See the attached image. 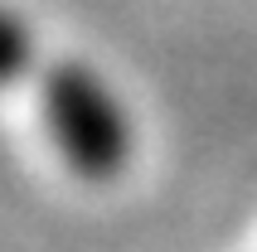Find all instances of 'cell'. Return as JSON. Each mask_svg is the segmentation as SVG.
I'll return each instance as SVG.
<instances>
[{"label":"cell","mask_w":257,"mask_h":252,"mask_svg":"<svg viewBox=\"0 0 257 252\" xmlns=\"http://www.w3.org/2000/svg\"><path fill=\"white\" fill-rule=\"evenodd\" d=\"M39 112L54 151L87 184H112L131 165V151H136L131 116L97 68L73 58L54 63L39 87Z\"/></svg>","instance_id":"6da1fadb"},{"label":"cell","mask_w":257,"mask_h":252,"mask_svg":"<svg viewBox=\"0 0 257 252\" xmlns=\"http://www.w3.org/2000/svg\"><path fill=\"white\" fill-rule=\"evenodd\" d=\"M39 58V44H34V29L25 25V15H15L10 5H0V87L20 83Z\"/></svg>","instance_id":"7a4b0ae2"}]
</instances>
